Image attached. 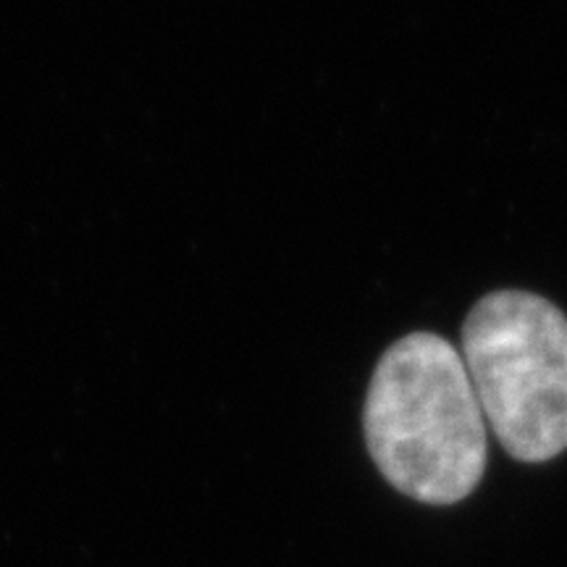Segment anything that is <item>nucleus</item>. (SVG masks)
Returning a JSON list of instances; mask_svg holds the SVG:
<instances>
[{
	"label": "nucleus",
	"mask_w": 567,
	"mask_h": 567,
	"mask_svg": "<svg viewBox=\"0 0 567 567\" xmlns=\"http://www.w3.org/2000/svg\"><path fill=\"white\" fill-rule=\"evenodd\" d=\"M463 360L499 444L520 463L567 450V316L547 297L502 289L473 305Z\"/></svg>",
	"instance_id": "f03ea898"
},
{
	"label": "nucleus",
	"mask_w": 567,
	"mask_h": 567,
	"mask_svg": "<svg viewBox=\"0 0 567 567\" xmlns=\"http://www.w3.org/2000/svg\"><path fill=\"white\" fill-rule=\"evenodd\" d=\"M375 467L410 499L455 505L486 473V417L463 354L413 331L381 354L363 410Z\"/></svg>",
	"instance_id": "f257e3e1"
}]
</instances>
